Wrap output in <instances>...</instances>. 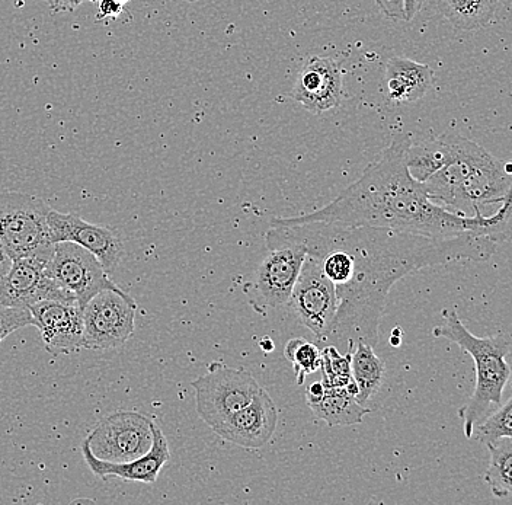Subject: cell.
Segmentation results:
<instances>
[{
    "instance_id": "5b68a950",
    "label": "cell",
    "mask_w": 512,
    "mask_h": 505,
    "mask_svg": "<svg viewBox=\"0 0 512 505\" xmlns=\"http://www.w3.org/2000/svg\"><path fill=\"white\" fill-rule=\"evenodd\" d=\"M268 255L243 284V294L251 308L267 316L270 310L288 306L294 284L306 260V248L294 241L281 226H271L265 235Z\"/></svg>"
},
{
    "instance_id": "603a6c76",
    "label": "cell",
    "mask_w": 512,
    "mask_h": 505,
    "mask_svg": "<svg viewBox=\"0 0 512 505\" xmlns=\"http://www.w3.org/2000/svg\"><path fill=\"white\" fill-rule=\"evenodd\" d=\"M448 158L446 134L427 142L414 143L406 152V166L416 181L425 182L438 169L443 168Z\"/></svg>"
},
{
    "instance_id": "ba28073f",
    "label": "cell",
    "mask_w": 512,
    "mask_h": 505,
    "mask_svg": "<svg viewBox=\"0 0 512 505\" xmlns=\"http://www.w3.org/2000/svg\"><path fill=\"white\" fill-rule=\"evenodd\" d=\"M137 303L120 287L96 293L82 308L83 348L114 350L130 340L134 332Z\"/></svg>"
},
{
    "instance_id": "9a60e30c",
    "label": "cell",
    "mask_w": 512,
    "mask_h": 505,
    "mask_svg": "<svg viewBox=\"0 0 512 505\" xmlns=\"http://www.w3.org/2000/svg\"><path fill=\"white\" fill-rule=\"evenodd\" d=\"M278 424V409L268 392L261 388L254 401L230 415L214 428V433L242 449L258 450L270 443Z\"/></svg>"
},
{
    "instance_id": "2e32d148",
    "label": "cell",
    "mask_w": 512,
    "mask_h": 505,
    "mask_svg": "<svg viewBox=\"0 0 512 505\" xmlns=\"http://www.w3.org/2000/svg\"><path fill=\"white\" fill-rule=\"evenodd\" d=\"M344 72L329 57H312L297 75L293 98L313 114L339 107L344 98Z\"/></svg>"
},
{
    "instance_id": "8992f818",
    "label": "cell",
    "mask_w": 512,
    "mask_h": 505,
    "mask_svg": "<svg viewBox=\"0 0 512 505\" xmlns=\"http://www.w3.org/2000/svg\"><path fill=\"white\" fill-rule=\"evenodd\" d=\"M50 207L41 198L18 191L0 193V242L12 260L53 257L47 217Z\"/></svg>"
},
{
    "instance_id": "d4e9b609",
    "label": "cell",
    "mask_w": 512,
    "mask_h": 505,
    "mask_svg": "<svg viewBox=\"0 0 512 505\" xmlns=\"http://www.w3.org/2000/svg\"><path fill=\"white\" fill-rule=\"evenodd\" d=\"M352 351L341 353L334 345L323 347L320 369H322V383L325 388H345L350 385L352 382Z\"/></svg>"
},
{
    "instance_id": "d6986e66",
    "label": "cell",
    "mask_w": 512,
    "mask_h": 505,
    "mask_svg": "<svg viewBox=\"0 0 512 505\" xmlns=\"http://www.w3.org/2000/svg\"><path fill=\"white\" fill-rule=\"evenodd\" d=\"M357 395L358 388L352 379L345 388H325L322 398L309 408L316 420L325 421L329 427H350L363 423L364 417L371 412V408L358 402Z\"/></svg>"
},
{
    "instance_id": "7402d4cb",
    "label": "cell",
    "mask_w": 512,
    "mask_h": 505,
    "mask_svg": "<svg viewBox=\"0 0 512 505\" xmlns=\"http://www.w3.org/2000/svg\"><path fill=\"white\" fill-rule=\"evenodd\" d=\"M489 450V466L483 481L496 498L512 497V439L505 437L486 444Z\"/></svg>"
},
{
    "instance_id": "ac0fdd59",
    "label": "cell",
    "mask_w": 512,
    "mask_h": 505,
    "mask_svg": "<svg viewBox=\"0 0 512 505\" xmlns=\"http://www.w3.org/2000/svg\"><path fill=\"white\" fill-rule=\"evenodd\" d=\"M432 79L430 66L395 57L386 66L387 97L398 104L419 101L430 91Z\"/></svg>"
},
{
    "instance_id": "4dcf8cb0",
    "label": "cell",
    "mask_w": 512,
    "mask_h": 505,
    "mask_svg": "<svg viewBox=\"0 0 512 505\" xmlns=\"http://www.w3.org/2000/svg\"><path fill=\"white\" fill-rule=\"evenodd\" d=\"M425 0H405L406 21H412L421 11Z\"/></svg>"
},
{
    "instance_id": "6da1fadb",
    "label": "cell",
    "mask_w": 512,
    "mask_h": 505,
    "mask_svg": "<svg viewBox=\"0 0 512 505\" xmlns=\"http://www.w3.org/2000/svg\"><path fill=\"white\" fill-rule=\"evenodd\" d=\"M325 225L354 261L350 280L335 286L338 309L322 341L341 353L354 350L358 341L373 347L379 344L387 296L403 277L450 262H486L499 246L489 236L475 232L438 239L392 229Z\"/></svg>"
},
{
    "instance_id": "52a82bcc",
    "label": "cell",
    "mask_w": 512,
    "mask_h": 505,
    "mask_svg": "<svg viewBox=\"0 0 512 505\" xmlns=\"http://www.w3.org/2000/svg\"><path fill=\"white\" fill-rule=\"evenodd\" d=\"M198 417L211 428L254 401L261 386L251 373L223 363H211L206 375L192 380Z\"/></svg>"
},
{
    "instance_id": "30bf717a",
    "label": "cell",
    "mask_w": 512,
    "mask_h": 505,
    "mask_svg": "<svg viewBox=\"0 0 512 505\" xmlns=\"http://www.w3.org/2000/svg\"><path fill=\"white\" fill-rule=\"evenodd\" d=\"M300 324L322 343L338 309L335 284L323 273L322 262L306 254L302 270L288 302Z\"/></svg>"
},
{
    "instance_id": "484cf974",
    "label": "cell",
    "mask_w": 512,
    "mask_h": 505,
    "mask_svg": "<svg viewBox=\"0 0 512 505\" xmlns=\"http://www.w3.org/2000/svg\"><path fill=\"white\" fill-rule=\"evenodd\" d=\"M473 437L485 444L505 437L512 439V396L476 425Z\"/></svg>"
},
{
    "instance_id": "5bb4252c",
    "label": "cell",
    "mask_w": 512,
    "mask_h": 505,
    "mask_svg": "<svg viewBox=\"0 0 512 505\" xmlns=\"http://www.w3.org/2000/svg\"><path fill=\"white\" fill-rule=\"evenodd\" d=\"M48 353L73 354L83 348V316L78 302L41 300L30 308Z\"/></svg>"
},
{
    "instance_id": "9c48e42d",
    "label": "cell",
    "mask_w": 512,
    "mask_h": 505,
    "mask_svg": "<svg viewBox=\"0 0 512 505\" xmlns=\"http://www.w3.org/2000/svg\"><path fill=\"white\" fill-rule=\"evenodd\" d=\"M153 425L140 412L117 411L102 418L85 441L98 459L127 463L149 452L153 444Z\"/></svg>"
},
{
    "instance_id": "ffe728a7",
    "label": "cell",
    "mask_w": 512,
    "mask_h": 505,
    "mask_svg": "<svg viewBox=\"0 0 512 505\" xmlns=\"http://www.w3.org/2000/svg\"><path fill=\"white\" fill-rule=\"evenodd\" d=\"M351 372L358 388V402L367 407L371 398L382 388L386 364L374 353L373 345L358 341L352 351Z\"/></svg>"
},
{
    "instance_id": "f546056e",
    "label": "cell",
    "mask_w": 512,
    "mask_h": 505,
    "mask_svg": "<svg viewBox=\"0 0 512 505\" xmlns=\"http://www.w3.org/2000/svg\"><path fill=\"white\" fill-rule=\"evenodd\" d=\"M12 264H14V260H12L11 255L8 254L5 246L0 242V277L9 273V270L12 268Z\"/></svg>"
},
{
    "instance_id": "d6a6232c",
    "label": "cell",
    "mask_w": 512,
    "mask_h": 505,
    "mask_svg": "<svg viewBox=\"0 0 512 505\" xmlns=\"http://www.w3.org/2000/svg\"><path fill=\"white\" fill-rule=\"evenodd\" d=\"M187 2H197V0H187Z\"/></svg>"
},
{
    "instance_id": "4316f807",
    "label": "cell",
    "mask_w": 512,
    "mask_h": 505,
    "mask_svg": "<svg viewBox=\"0 0 512 505\" xmlns=\"http://www.w3.org/2000/svg\"><path fill=\"white\" fill-rule=\"evenodd\" d=\"M25 326H35L30 309L0 305V343L12 332Z\"/></svg>"
},
{
    "instance_id": "44dd1931",
    "label": "cell",
    "mask_w": 512,
    "mask_h": 505,
    "mask_svg": "<svg viewBox=\"0 0 512 505\" xmlns=\"http://www.w3.org/2000/svg\"><path fill=\"white\" fill-rule=\"evenodd\" d=\"M435 3L454 28L476 31L494 21L499 0H435Z\"/></svg>"
},
{
    "instance_id": "277c9868",
    "label": "cell",
    "mask_w": 512,
    "mask_h": 505,
    "mask_svg": "<svg viewBox=\"0 0 512 505\" xmlns=\"http://www.w3.org/2000/svg\"><path fill=\"white\" fill-rule=\"evenodd\" d=\"M432 334L459 345L475 361V391L459 411L464 436L472 439L476 425L502 404V395L511 377L507 361L512 348L510 335L499 332L491 337H476L464 326L456 309L443 310V324L435 326Z\"/></svg>"
},
{
    "instance_id": "7c38bea8",
    "label": "cell",
    "mask_w": 512,
    "mask_h": 505,
    "mask_svg": "<svg viewBox=\"0 0 512 505\" xmlns=\"http://www.w3.org/2000/svg\"><path fill=\"white\" fill-rule=\"evenodd\" d=\"M48 261L40 257L15 260L9 273L0 277V305L30 309L41 300L78 302L72 294L47 276Z\"/></svg>"
},
{
    "instance_id": "4fadbf2b",
    "label": "cell",
    "mask_w": 512,
    "mask_h": 505,
    "mask_svg": "<svg viewBox=\"0 0 512 505\" xmlns=\"http://www.w3.org/2000/svg\"><path fill=\"white\" fill-rule=\"evenodd\" d=\"M47 222L54 244L73 242L83 246L98 258L107 274L114 273L126 255L120 236L110 228L92 225L75 214L59 213L53 209L48 213Z\"/></svg>"
},
{
    "instance_id": "f1b7e54d",
    "label": "cell",
    "mask_w": 512,
    "mask_h": 505,
    "mask_svg": "<svg viewBox=\"0 0 512 505\" xmlns=\"http://www.w3.org/2000/svg\"><path fill=\"white\" fill-rule=\"evenodd\" d=\"M47 2L54 14H67L78 9L85 0H47Z\"/></svg>"
},
{
    "instance_id": "e0dca14e",
    "label": "cell",
    "mask_w": 512,
    "mask_h": 505,
    "mask_svg": "<svg viewBox=\"0 0 512 505\" xmlns=\"http://www.w3.org/2000/svg\"><path fill=\"white\" fill-rule=\"evenodd\" d=\"M80 449L89 469L99 478L108 479L114 476L124 481L143 482V484H155L163 466L171 459L168 440L158 424L153 425V444L149 452L133 462L112 463L98 459L85 440L82 441Z\"/></svg>"
},
{
    "instance_id": "7a4b0ae2",
    "label": "cell",
    "mask_w": 512,
    "mask_h": 505,
    "mask_svg": "<svg viewBox=\"0 0 512 505\" xmlns=\"http://www.w3.org/2000/svg\"><path fill=\"white\" fill-rule=\"evenodd\" d=\"M412 145L408 133L393 137L377 161L357 181L322 209L297 217H274L271 226L329 223L345 228H383L428 238H454L467 232L489 236L499 245L512 241V187L495 214L475 216L444 209L432 201L424 182L416 181L406 166Z\"/></svg>"
},
{
    "instance_id": "1f68e13d",
    "label": "cell",
    "mask_w": 512,
    "mask_h": 505,
    "mask_svg": "<svg viewBox=\"0 0 512 505\" xmlns=\"http://www.w3.org/2000/svg\"><path fill=\"white\" fill-rule=\"evenodd\" d=\"M259 347H261L262 350L267 351V353H270V351L274 350V343H272L270 338L265 337L264 340L259 343Z\"/></svg>"
},
{
    "instance_id": "8fae6325",
    "label": "cell",
    "mask_w": 512,
    "mask_h": 505,
    "mask_svg": "<svg viewBox=\"0 0 512 505\" xmlns=\"http://www.w3.org/2000/svg\"><path fill=\"white\" fill-rule=\"evenodd\" d=\"M46 273L78 300L80 308L101 290L117 287L98 258L73 242H57L54 245L53 257L48 261Z\"/></svg>"
},
{
    "instance_id": "cb8c5ba5",
    "label": "cell",
    "mask_w": 512,
    "mask_h": 505,
    "mask_svg": "<svg viewBox=\"0 0 512 505\" xmlns=\"http://www.w3.org/2000/svg\"><path fill=\"white\" fill-rule=\"evenodd\" d=\"M284 356L293 364L297 385L302 386L304 380L312 373L318 372L322 366V350L315 343L304 338H293L284 348Z\"/></svg>"
},
{
    "instance_id": "3957f363",
    "label": "cell",
    "mask_w": 512,
    "mask_h": 505,
    "mask_svg": "<svg viewBox=\"0 0 512 505\" xmlns=\"http://www.w3.org/2000/svg\"><path fill=\"white\" fill-rule=\"evenodd\" d=\"M448 158L424 182L432 201L460 216H475L476 210L502 203L512 187V165L498 161L478 143L446 134Z\"/></svg>"
},
{
    "instance_id": "83f0119b",
    "label": "cell",
    "mask_w": 512,
    "mask_h": 505,
    "mask_svg": "<svg viewBox=\"0 0 512 505\" xmlns=\"http://www.w3.org/2000/svg\"><path fill=\"white\" fill-rule=\"evenodd\" d=\"M384 17L406 21L405 0H374Z\"/></svg>"
}]
</instances>
